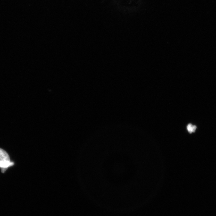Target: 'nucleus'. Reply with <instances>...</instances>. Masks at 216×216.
Instances as JSON below:
<instances>
[{"label": "nucleus", "mask_w": 216, "mask_h": 216, "mask_svg": "<svg viewBox=\"0 0 216 216\" xmlns=\"http://www.w3.org/2000/svg\"><path fill=\"white\" fill-rule=\"evenodd\" d=\"M2 161H10V158L6 152L0 148V162Z\"/></svg>", "instance_id": "1"}, {"label": "nucleus", "mask_w": 216, "mask_h": 216, "mask_svg": "<svg viewBox=\"0 0 216 216\" xmlns=\"http://www.w3.org/2000/svg\"><path fill=\"white\" fill-rule=\"evenodd\" d=\"M197 127L195 126H193L191 124H188L187 126V129L188 132L190 133L195 132L196 130Z\"/></svg>", "instance_id": "3"}, {"label": "nucleus", "mask_w": 216, "mask_h": 216, "mask_svg": "<svg viewBox=\"0 0 216 216\" xmlns=\"http://www.w3.org/2000/svg\"><path fill=\"white\" fill-rule=\"evenodd\" d=\"M14 164V163L10 161H2L0 162V168H7L12 166Z\"/></svg>", "instance_id": "2"}, {"label": "nucleus", "mask_w": 216, "mask_h": 216, "mask_svg": "<svg viewBox=\"0 0 216 216\" xmlns=\"http://www.w3.org/2000/svg\"><path fill=\"white\" fill-rule=\"evenodd\" d=\"M7 169V168H1L2 172L4 173Z\"/></svg>", "instance_id": "4"}]
</instances>
